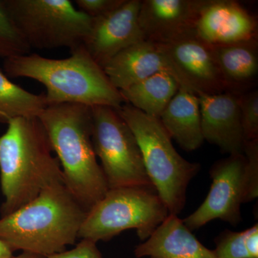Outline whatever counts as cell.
I'll use <instances>...</instances> for the list:
<instances>
[{
  "mask_svg": "<svg viewBox=\"0 0 258 258\" xmlns=\"http://www.w3.org/2000/svg\"><path fill=\"white\" fill-rule=\"evenodd\" d=\"M0 137L2 217L25 206L44 189L64 183L60 162L52 155L46 132L37 117L10 120Z\"/></svg>",
  "mask_w": 258,
  "mask_h": 258,
  "instance_id": "obj_1",
  "label": "cell"
},
{
  "mask_svg": "<svg viewBox=\"0 0 258 258\" xmlns=\"http://www.w3.org/2000/svg\"><path fill=\"white\" fill-rule=\"evenodd\" d=\"M67 58L51 59L28 54L5 59L8 77L27 78L46 88L47 106L63 103L120 108L125 103L103 69L93 60L83 44L71 49Z\"/></svg>",
  "mask_w": 258,
  "mask_h": 258,
  "instance_id": "obj_2",
  "label": "cell"
},
{
  "mask_svg": "<svg viewBox=\"0 0 258 258\" xmlns=\"http://www.w3.org/2000/svg\"><path fill=\"white\" fill-rule=\"evenodd\" d=\"M87 213L64 183H56L0 219V240L13 252L47 257L76 243Z\"/></svg>",
  "mask_w": 258,
  "mask_h": 258,
  "instance_id": "obj_3",
  "label": "cell"
},
{
  "mask_svg": "<svg viewBox=\"0 0 258 258\" xmlns=\"http://www.w3.org/2000/svg\"><path fill=\"white\" fill-rule=\"evenodd\" d=\"M37 118L60 162L64 184L89 211L108 190L93 148L91 107L75 103L52 105Z\"/></svg>",
  "mask_w": 258,
  "mask_h": 258,
  "instance_id": "obj_4",
  "label": "cell"
},
{
  "mask_svg": "<svg viewBox=\"0 0 258 258\" xmlns=\"http://www.w3.org/2000/svg\"><path fill=\"white\" fill-rule=\"evenodd\" d=\"M116 111L133 132L148 176L169 215H179L186 205L188 186L200 171V164L180 155L159 118L126 103Z\"/></svg>",
  "mask_w": 258,
  "mask_h": 258,
  "instance_id": "obj_5",
  "label": "cell"
},
{
  "mask_svg": "<svg viewBox=\"0 0 258 258\" xmlns=\"http://www.w3.org/2000/svg\"><path fill=\"white\" fill-rule=\"evenodd\" d=\"M154 187L123 186L108 189L86 215L79 238L95 242L108 241L123 231L136 230L146 241L169 216Z\"/></svg>",
  "mask_w": 258,
  "mask_h": 258,
  "instance_id": "obj_6",
  "label": "cell"
},
{
  "mask_svg": "<svg viewBox=\"0 0 258 258\" xmlns=\"http://www.w3.org/2000/svg\"><path fill=\"white\" fill-rule=\"evenodd\" d=\"M24 40L31 48L70 49L83 44L93 19L69 0H3Z\"/></svg>",
  "mask_w": 258,
  "mask_h": 258,
  "instance_id": "obj_7",
  "label": "cell"
},
{
  "mask_svg": "<svg viewBox=\"0 0 258 258\" xmlns=\"http://www.w3.org/2000/svg\"><path fill=\"white\" fill-rule=\"evenodd\" d=\"M92 142L108 189L154 187L144 167L137 139L115 108L91 107Z\"/></svg>",
  "mask_w": 258,
  "mask_h": 258,
  "instance_id": "obj_8",
  "label": "cell"
},
{
  "mask_svg": "<svg viewBox=\"0 0 258 258\" xmlns=\"http://www.w3.org/2000/svg\"><path fill=\"white\" fill-rule=\"evenodd\" d=\"M210 175L212 182L205 201L183 220L191 231L216 219L237 225L242 220L241 205L250 202L244 154H231L216 161L210 168Z\"/></svg>",
  "mask_w": 258,
  "mask_h": 258,
  "instance_id": "obj_9",
  "label": "cell"
},
{
  "mask_svg": "<svg viewBox=\"0 0 258 258\" xmlns=\"http://www.w3.org/2000/svg\"><path fill=\"white\" fill-rule=\"evenodd\" d=\"M158 45L170 60L182 87L198 96L227 91L211 45L195 35Z\"/></svg>",
  "mask_w": 258,
  "mask_h": 258,
  "instance_id": "obj_10",
  "label": "cell"
},
{
  "mask_svg": "<svg viewBox=\"0 0 258 258\" xmlns=\"http://www.w3.org/2000/svg\"><path fill=\"white\" fill-rule=\"evenodd\" d=\"M208 0H144L139 23L144 40L166 45L195 35L197 20Z\"/></svg>",
  "mask_w": 258,
  "mask_h": 258,
  "instance_id": "obj_11",
  "label": "cell"
},
{
  "mask_svg": "<svg viewBox=\"0 0 258 258\" xmlns=\"http://www.w3.org/2000/svg\"><path fill=\"white\" fill-rule=\"evenodd\" d=\"M141 4V0H125L108 14L93 19L83 44L102 69L120 51L144 40L139 23Z\"/></svg>",
  "mask_w": 258,
  "mask_h": 258,
  "instance_id": "obj_12",
  "label": "cell"
},
{
  "mask_svg": "<svg viewBox=\"0 0 258 258\" xmlns=\"http://www.w3.org/2000/svg\"><path fill=\"white\" fill-rule=\"evenodd\" d=\"M195 36L211 46L257 38V18L233 0H208L197 20Z\"/></svg>",
  "mask_w": 258,
  "mask_h": 258,
  "instance_id": "obj_13",
  "label": "cell"
},
{
  "mask_svg": "<svg viewBox=\"0 0 258 258\" xmlns=\"http://www.w3.org/2000/svg\"><path fill=\"white\" fill-rule=\"evenodd\" d=\"M240 94L226 91L200 95L202 133L204 140L225 154H243L245 143L240 108Z\"/></svg>",
  "mask_w": 258,
  "mask_h": 258,
  "instance_id": "obj_14",
  "label": "cell"
},
{
  "mask_svg": "<svg viewBox=\"0 0 258 258\" xmlns=\"http://www.w3.org/2000/svg\"><path fill=\"white\" fill-rule=\"evenodd\" d=\"M111 84L118 91L158 73L172 75L181 86L172 64L157 44L142 40L124 49L103 67Z\"/></svg>",
  "mask_w": 258,
  "mask_h": 258,
  "instance_id": "obj_15",
  "label": "cell"
},
{
  "mask_svg": "<svg viewBox=\"0 0 258 258\" xmlns=\"http://www.w3.org/2000/svg\"><path fill=\"white\" fill-rule=\"evenodd\" d=\"M134 254L138 258H217L174 215H169L147 240L137 245Z\"/></svg>",
  "mask_w": 258,
  "mask_h": 258,
  "instance_id": "obj_16",
  "label": "cell"
},
{
  "mask_svg": "<svg viewBox=\"0 0 258 258\" xmlns=\"http://www.w3.org/2000/svg\"><path fill=\"white\" fill-rule=\"evenodd\" d=\"M159 120L171 139L185 151L191 152L205 142L198 95L180 86Z\"/></svg>",
  "mask_w": 258,
  "mask_h": 258,
  "instance_id": "obj_17",
  "label": "cell"
},
{
  "mask_svg": "<svg viewBox=\"0 0 258 258\" xmlns=\"http://www.w3.org/2000/svg\"><path fill=\"white\" fill-rule=\"evenodd\" d=\"M227 91L242 94L258 74L257 38L212 46Z\"/></svg>",
  "mask_w": 258,
  "mask_h": 258,
  "instance_id": "obj_18",
  "label": "cell"
},
{
  "mask_svg": "<svg viewBox=\"0 0 258 258\" xmlns=\"http://www.w3.org/2000/svg\"><path fill=\"white\" fill-rule=\"evenodd\" d=\"M179 87L172 75L161 72L119 91L125 103L159 118Z\"/></svg>",
  "mask_w": 258,
  "mask_h": 258,
  "instance_id": "obj_19",
  "label": "cell"
},
{
  "mask_svg": "<svg viewBox=\"0 0 258 258\" xmlns=\"http://www.w3.org/2000/svg\"><path fill=\"white\" fill-rule=\"evenodd\" d=\"M47 106L45 93L29 92L0 71V123L8 124L20 117H38Z\"/></svg>",
  "mask_w": 258,
  "mask_h": 258,
  "instance_id": "obj_20",
  "label": "cell"
},
{
  "mask_svg": "<svg viewBox=\"0 0 258 258\" xmlns=\"http://www.w3.org/2000/svg\"><path fill=\"white\" fill-rule=\"evenodd\" d=\"M31 48L24 40L0 0V57L5 59L30 53Z\"/></svg>",
  "mask_w": 258,
  "mask_h": 258,
  "instance_id": "obj_21",
  "label": "cell"
},
{
  "mask_svg": "<svg viewBox=\"0 0 258 258\" xmlns=\"http://www.w3.org/2000/svg\"><path fill=\"white\" fill-rule=\"evenodd\" d=\"M241 120L245 141L258 139V91H246L239 96Z\"/></svg>",
  "mask_w": 258,
  "mask_h": 258,
  "instance_id": "obj_22",
  "label": "cell"
},
{
  "mask_svg": "<svg viewBox=\"0 0 258 258\" xmlns=\"http://www.w3.org/2000/svg\"><path fill=\"white\" fill-rule=\"evenodd\" d=\"M214 249L217 258H249L244 244V231L232 232L225 230L215 240Z\"/></svg>",
  "mask_w": 258,
  "mask_h": 258,
  "instance_id": "obj_23",
  "label": "cell"
},
{
  "mask_svg": "<svg viewBox=\"0 0 258 258\" xmlns=\"http://www.w3.org/2000/svg\"><path fill=\"white\" fill-rule=\"evenodd\" d=\"M243 154L247 159L249 199L252 202L258 195V139L246 141Z\"/></svg>",
  "mask_w": 258,
  "mask_h": 258,
  "instance_id": "obj_24",
  "label": "cell"
},
{
  "mask_svg": "<svg viewBox=\"0 0 258 258\" xmlns=\"http://www.w3.org/2000/svg\"><path fill=\"white\" fill-rule=\"evenodd\" d=\"M125 0H76L77 9L89 18L104 16L120 6Z\"/></svg>",
  "mask_w": 258,
  "mask_h": 258,
  "instance_id": "obj_25",
  "label": "cell"
},
{
  "mask_svg": "<svg viewBox=\"0 0 258 258\" xmlns=\"http://www.w3.org/2000/svg\"><path fill=\"white\" fill-rule=\"evenodd\" d=\"M47 258H103L96 242L82 239L75 248L52 254Z\"/></svg>",
  "mask_w": 258,
  "mask_h": 258,
  "instance_id": "obj_26",
  "label": "cell"
},
{
  "mask_svg": "<svg viewBox=\"0 0 258 258\" xmlns=\"http://www.w3.org/2000/svg\"><path fill=\"white\" fill-rule=\"evenodd\" d=\"M244 244L249 258H258V225L244 230Z\"/></svg>",
  "mask_w": 258,
  "mask_h": 258,
  "instance_id": "obj_27",
  "label": "cell"
},
{
  "mask_svg": "<svg viewBox=\"0 0 258 258\" xmlns=\"http://www.w3.org/2000/svg\"><path fill=\"white\" fill-rule=\"evenodd\" d=\"M13 251L3 240H0V258H11Z\"/></svg>",
  "mask_w": 258,
  "mask_h": 258,
  "instance_id": "obj_28",
  "label": "cell"
},
{
  "mask_svg": "<svg viewBox=\"0 0 258 258\" xmlns=\"http://www.w3.org/2000/svg\"><path fill=\"white\" fill-rule=\"evenodd\" d=\"M11 258H47L31 252H23L18 256H13Z\"/></svg>",
  "mask_w": 258,
  "mask_h": 258,
  "instance_id": "obj_29",
  "label": "cell"
}]
</instances>
